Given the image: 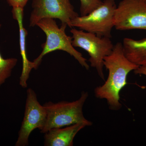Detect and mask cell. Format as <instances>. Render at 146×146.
I'll use <instances>...</instances> for the list:
<instances>
[{"instance_id":"1","label":"cell","mask_w":146,"mask_h":146,"mask_svg":"<svg viewBox=\"0 0 146 146\" xmlns=\"http://www.w3.org/2000/svg\"><path fill=\"white\" fill-rule=\"evenodd\" d=\"M104 65L108 71V77L103 85L95 88V96L105 100L110 109L119 110L122 107L120 93L127 84L128 75L139 66L126 57L121 42L116 43L111 53L104 58Z\"/></svg>"},{"instance_id":"2","label":"cell","mask_w":146,"mask_h":146,"mask_svg":"<svg viewBox=\"0 0 146 146\" xmlns=\"http://www.w3.org/2000/svg\"><path fill=\"white\" fill-rule=\"evenodd\" d=\"M36 26L44 32L46 36V40L42 45V52L33 60L35 70L39 67L45 55L56 50H62L68 53L82 67L86 70H89V65L86 62V58L75 49L72 44V37L68 36L65 33L68 26L67 24L62 23L59 27L54 19L46 18L39 21Z\"/></svg>"},{"instance_id":"3","label":"cell","mask_w":146,"mask_h":146,"mask_svg":"<svg viewBox=\"0 0 146 146\" xmlns=\"http://www.w3.org/2000/svg\"><path fill=\"white\" fill-rule=\"evenodd\" d=\"M89 97L87 92H82L78 100L73 102H48L44 105L47 113L44 126L41 132L45 133L52 128L68 126L83 123L87 126L92 125L83 113L84 105Z\"/></svg>"},{"instance_id":"4","label":"cell","mask_w":146,"mask_h":146,"mask_svg":"<svg viewBox=\"0 0 146 146\" xmlns=\"http://www.w3.org/2000/svg\"><path fill=\"white\" fill-rule=\"evenodd\" d=\"M70 32L72 34L73 46L81 48L88 52L91 67L95 68L100 77L105 80L104 60L106 56L111 53L114 46L110 38L100 37L75 28L72 29Z\"/></svg>"},{"instance_id":"5","label":"cell","mask_w":146,"mask_h":146,"mask_svg":"<svg viewBox=\"0 0 146 146\" xmlns=\"http://www.w3.org/2000/svg\"><path fill=\"white\" fill-rule=\"evenodd\" d=\"M117 7L115 0H104L101 5L91 13L72 20L70 28L76 27L100 37L111 38Z\"/></svg>"},{"instance_id":"6","label":"cell","mask_w":146,"mask_h":146,"mask_svg":"<svg viewBox=\"0 0 146 146\" xmlns=\"http://www.w3.org/2000/svg\"><path fill=\"white\" fill-rule=\"evenodd\" d=\"M29 26L34 27L46 18L59 19L70 28L71 21L79 16L70 0H33Z\"/></svg>"},{"instance_id":"7","label":"cell","mask_w":146,"mask_h":146,"mask_svg":"<svg viewBox=\"0 0 146 146\" xmlns=\"http://www.w3.org/2000/svg\"><path fill=\"white\" fill-rule=\"evenodd\" d=\"M46 117L44 106L40 104L36 93L29 88L27 91L25 115L15 145H28L31 133L36 129L40 131L42 130L44 126Z\"/></svg>"},{"instance_id":"8","label":"cell","mask_w":146,"mask_h":146,"mask_svg":"<svg viewBox=\"0 0 146 146\" xmlns=\"http://www.w3.org/2000/svg\"><path fill=\"white\" fill-rule=\"evenodd\" d=\"M114 27L119 31L146 30L145 0H122L115 11Z\"/></svg>"},{"instance_id":"9","label":"cell","mask_w":146,"mask_h":146,"mask_svg":"<svg viewBox=\"0 0 146 146\" xmlns=\"http://www.w3.org/2000/svg\"><path fill=\"white\" fill-rule=\"evenodd\" d=\"M12 13L13 18L18 22L19 29L20 52L23 63V69L19 83L23 88H27V82L29 77L30 74L33 69H35V66L33 62L29 60L27 56L26 37L28 32L24 28L23 23L24 9L19 7H14L12 8Z\"/></svg>"},{"instance_id":"10","label":"cell","mask_w":146,"mask_h":146,"mask_svg":"<svg viewBox=\"0 0 146 146\" xmlns=\"http://www.w3.org/2000/svg\"><path fill=\"white\" fill-rule=\"evenodd\" d=\"M87 126L78 123L63 128H52L45 133V146H72L75 137L79 131Z\"/></svg>"},{"instance_id":"11","label":"cell","mask_w":146,"mask_h":146,"mask_svg":"<svg viewBox=\"0 0 146 146\" xmlns=\"http://www.w3.org/2000/svg\"><path fill=\"white\" fill-rule=\"evenodd\" d=\"M122 45L128 60L139 66L146 65V38L139 40L125 38Z\"/></svg>"},{"instance_id":"12","label":"cell","mask_w":146,"mask_h":146,"mask_svg":"<svg viewBox=\"0 0 146 146\" xmlns=\"http://www.w3.org/2000/svg\"><path fill=\"white\" fill-rule=\"evenodd\" d=\"M17 62L18 59L14 58L5 59L0 52V86L10 76Z\"/></svg>"},{"instance_id":"13","label":"cell","mask_w":146,"mask_h":146,"mask_svg":"<svg viewBox=\"0 0 146 146\" xmlns=\"http://www.w3.org/2000/svg\"><path fill=\"white\" fill-rule=\"evenodd\" d=\"M80 13L84 16L91 13L102 4L101 0H80Z\"/></svg>"},{"instance_id":"14","label":"cell","mask_w":146,"mask_h":146,"mask_svg":"<svg viewBox=\"0 0 146 146\" xmlns=\"http://www.w3.org/2000/svg\"><path fill=\"white\" fill-rule=\"evenodd\" d=\"M29 0H7L8 4L12 8L19 7L24 9Z\"/></svg>"},{"instance_id":"15","label":"cell","mask_w":146,"mask_h":146,"mask_svg":"<svg viewBox=\"0 0 146 146\" xmlns=\"http://www.w3.org/2000/svg\"><path fill=\"white\" fill-rule=\"evenodd\" d=\"M134 72L136 74L144 75L146 76V65L139 66L134 70Z\"/></svg>"},{"instance_id":"16","label":"cell","mask_w":146,"mask_h":146,"mask_svg":"<svg viewBox=\"0 0 146 146\" xmlns=\"http://www.w3.org/2000/svg\"><path fill=\"white\" fill-rule=\"evenodd\" d=\"M1 24H0V28H1Z\"/></svg>"},{"instance_id":"17","label":"cell","mask_w":146,"mask_h":146,"mask_svg":"<svg viewBox=\"0 0 146 146\" xmlns=\"http://www.w3.org/2000/svg\"><path fill=\"white\" fill-rule=\"evenodd\" d=\"M145 1H146V0H145Z\"/></svg>"}]
</instances>
